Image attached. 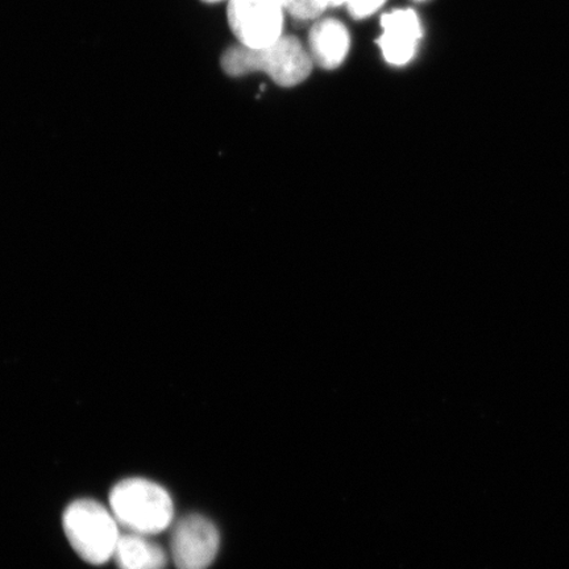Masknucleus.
Segmentation results:
<instances>
[{"label":"nucleus","instance_id":"nucleus-3","mask_svg":"<svg viewBox=\"0 0 569 569\" xmlns=\"http://www.w3.org/2000/svg\"><path fill=\"white\" fill-rule=\"evenodd\" d=\"M63 530L71 547L88 563L101 566L113 558L120 538L119 523L101 503L80 500L69 505Z\"/></svg>","mask_w":569,"mask_h":569},{"label":"nucleus","instance_id":"nucleus-12","mask_svg":"<svg viewBox=\"0 0 569 569\" xmlns=\"http://www.w3.org/2000/svg\"><path fill=\"white\" fill-rule=\"evenodd\" d=\"M203 2H208V3H217V2H220V0H203Z\"/></svg>","mask_w":569,"mask_h":569},{"label":"nucleus","instance_id":"nucleus-6","mask_svg":"<svg viewBox=\"0 0 569 569\" xmlns=\"http://www.w3.org/2000/svg\"><path fill=\"white\" fill-rule=\"evenodd\" d=\"M383 33L377 40L383 59L390 66L403 67L415 59L423 32L421 21L415 11L396 10L381 18Z\"/></svg>","mask_w":569,"mask_h":569},{"label":"nucleus","instance_id":"nucleus-4","mask_svg":"<svg viewBox=\"0 0 569 569\" xmlns=\"http://www.w3.org/2000/svg\"><path fill=\"white\" fill-rule=\"evenodd\" d=\"M227 18L234 38L248 48L273 44L283 36L279 0H229Z\"/></svg>","mask_w":569,"mask_h":569},{"label":"nucleus","instance_id":"nucleus-5","mask_svg":"<svg viewBox=\"0 0 569 569\" xmlns=\"http://www.w3.org/2000/svg\"><path fill=\"white\" fill-rule=\"evenodd\" d=\"M219 531L210 519L188 516L176 525L172 553L177 569H208L216 560Z\"/></svg>","mask_w":569,"mask_h":569},{"label":"nucleus","instance_id":"nucleus-1","mask_svg":"<svg viewBox=\"0 0 569 569\" xmlns=\"http://www.w3.org/2000/svg\"><path fill=\"white\" fill-rule=\"evenodd\" d=\"M312 59L295 36H281L273 44L262 48L233 46L222 57L227 74L240 77L264 71L283 88L296 87L311 74Z\"/></svg>","mask_w":569,"mask_h":569},{"label":"nucleus","instance_id":"nucleus-9","mask_svg":"<svg viewBox=\"0 0 569 569\" xmlns=\"http://www.w3.org/2000/svg\"><path fill=\"white\" fill-rule=\"evenodd\" d=\"M283 11L296 20H315L322 16L326 7L319 0H279Z\"/></svg>","mask_w":569,"mask_h":569},{"label":"nucleus","instance_id":"nucleus-8","mask_svg":"<svg viewBox=\"0 0 569 569\" xmlns=\"http://www.w3.org/2000/svg\"><path fill=\"white\" fill-rule=\"evenodd\" d=\"M113 559L119 569H166L168 561L158 543L134 532L120 536Z\"/></svg>","mask_w":569,"mask_h":569},{"label":"nucleus","instance_id":"nucleus-7","mask_svg":"<svg viewBox=\"0 0 569 569\" xmlns=\"http://www.w3.org/2000/svg\"><path fill=\"white\" fill-rule=\"evenodd\" d=\"M350 33L337 19H323L312 26L309 47L312 62L326 70L337 69L350 51Z\"/></svg>","mask_w":569,"mask_h":569},{"label":"nucleus","instance_id":"nucleus-11","mask_svg":"<svg viewBox=\"0 0 569 569\" xmlns=\"http://www.w3.org/2000/svg\"><path fill=\"white\" fill-rule=\"evenodd\" d=\"M320 3H322L326 9L327 7H337L347 3V0H319Z\"/></svg>","mask_w":569,"mask_h":569},{"label":"nucleus","instance_id":"nucleus-2","mask_svg":"<svg viewBox=\"0 0 569 569\" xmlns=\"http://www.w3.org/2000/svg\"><path fill=\"white\" fill-rule=\"evenodd\" d=\"M110 505L119 526L140 536H156L166 530L174 516L167 490L144 479L117 483L110 493Z\"/></svg>","mask_w":569,"mask_h":569},{"label":"nucleus","instance_id":"nucleus-10","mask_svg":"<svg viewBox=\"0 0 569 569\" xmlns=\"http://www.w3.org/2000/svg\"><path fill=\"white\" fill-rule=\"evenodd\" d=\"M386 2L387 0H347V6L350 16L356 20H361L373 16Z\"/></svg>","mask_w":569,"mask_h":569}]
</instances>
